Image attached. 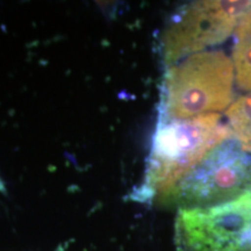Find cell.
Returning <instances> with one entry per match:
<instances>
[{
  "instance_id": "cell-6",
  "label": "cell",
  "mask_w": 251,
  "mask_h": 251,
  "mask_svg": "<svg viewBox=\"0 0 251 251\" xmlns=\"http://www.w3.org/2000/svg\"><path fill=\"white\" fill-rule=\"evenodd\" d=\"M233 61L235 80L244 91H251V8L235 30Z\"/></svg>"
},
{
  "instance_id": "cell-4",
  "label": "cell",
  "mask_w": 251,
  "mask_h": 251,
  "mask_svg": "<svg viewBox=\"0 0 251 251\" xmlns=\"http://www.w3.org/2000/svg\"><path fill=\"white\" fill-rule=\"evenodd\" d=\"M178 251H251V190L231 201L178 209Z\"/></svg>"
},
{
  "instance_id": "cell-5",
  "label": "cell",
  "mask_w": 251,
  "mask_h": 251,
  "mask_svg": "<svg viewBox=\"0 0 251 251\" xmlns=\"http://www.w3.org/2000/svg\"><path fill=\"white\" fill-rule=\"evenodd\" d=\"M251 8V1H198L178 14L165 36L169 63L228 39Z\"/></svg>"
},
{
  "instance_id": "cell-3",
  "label": "cell",
  "mask_w": 251,
  "mask_h": 251,
  "mask_svg": "<svg viewBox=\"0 0 251 251\" xmlns=\"http://www.w3.org/2000/svg\"><path fill=\"white\" fill-rule=\"evenodd\" d=\"M251 190V153L231 135L215 147L172 191L178 209L216 206Z\"/></svg>"
},
{
  "instance_id": "cell-7",
  "label": "cell",
  "mask_w": 251,
  "mask_h": 251,
  "mask_svg": "<svg viewBox=\"0 0 251 251\" xmlns=\"http://www.w3.org/2000/svg\"><path fill=\"white\" fill-rule=\"evenodd\" d=\"M226 117L231 135L246 151L251 152V91L229 106Z\"/></svg>"
},
{
  "instance_id": "cell-1",
  "label": "cell",
  "mask_w": 251,
  "mask_h": 251,
  "mask_svg": "<svg viewBox=\"0 0 251 251\" xmlns=\"http://www.w3.org/2000/svg\"><path fill=\"white\" fill-rule=\"evenodd\" d=\"M235 70L222 51L190 56L168 72L163 96L162 120H186L219 114L231 105Z\"/></svg>"
},
{
  "instance_id": "cell-2",
  "label": "cell",
  "mask_w": 251,
  "mask_h": 251,
  "mask_svg": "<svg viewBox=\"0 0 251 251\" xmlns=\"http://www.w3.org/2000/svg\"><path fill=\"white\" fill-rule=\"evenodd\" d=\"M229 136L231 131L219 114L186 120L159 119L149 169L152 194L174 191L188 172Z\"/></svg>"
}]
</instances>
